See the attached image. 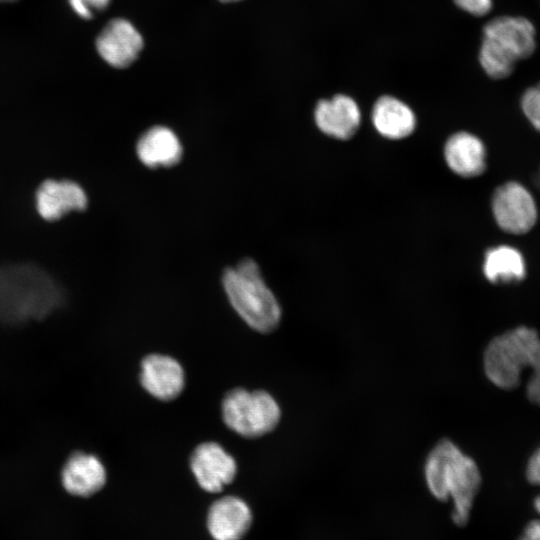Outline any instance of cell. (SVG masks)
Here are the masks:
<instances>
[{
	"instance_id": "26",
	"label": "cell",
	"mask_w": 540,
	"mask_h": 540,
	"mask_svg": "<svg viewBox=\"0 0 540 540\" xmlns=\"http://www.w3.org/2000/svg\"><path fill=\"white\" fill-rule=\"evenodd\" d=\"M10 1H15V0H0V2H10Z\"/></svg>"
},
{
	"instance_id": "25",
	"label": "cell",
	"mask_w": 540,
	"mask_h": 540,
	"mask_svg": "<svg viewBox=\"0 0 540 540\" xmlns=\"http://www.w3.org/2000/svg\"><path fill=\"white\" fill-rule=\"evenodd\" d=\"M220 2H223V3H234V2H239V1H242V0H219Z\"/></svg>"
},
{
	"instance_id": "3",
	"label": "cell",
	"mask_w": 540,
	"mask_h": 540,
	"mask_svg": "<svg viewBox=\"0 0 540 540\" xmlns=\"http://www.w3.org/2000/svg\"><path fill=\"white\" fill-rule=\"evenodd\" d=\"M536 49V29L523 16L502 15L483 28L479 62L493 79L510 76L517 62L529 58Z\"/></svg>"
},
{
	"instance_id": "21",
	"label": "cell",
	"mask_w": 540,
	"mask_h": 540,
	"mask_svg": "<svg viewBox=\"0 0 540 540\" xmlns=\"http://www.w3.org/2000/svg\"><path fill=\"white\" fill-rule=\"evenodd\" d=\"M527 480L535 486H540V448L531 456L526 468ZM534 508L540 514V494L534 499Z\"/></svg>"
},
{
	"instance_id": "23",
	"label": "cell",
	"mask_w": 540,
	"mask_h": 540,
	"mask_svg": "<svg viewBox=\"0 0 540 540\" xmlns=\"http://www.w3.org/2000/svg\"><path fill=\"white\" fill-rule=\"evenodd\" d=\"M526 393L532 403L540 406V356L536 367L531 372V377L526 386Z\"/></svg>"
},
{
	"instance_id": "19",
	"label": "cell",
	"mask_w": 540,
	"mask_h": 540,
	"mask_svg": "<svg viewBox=\"0 0 540 540\" xmlns=\"http://www.w3.org/2000/svg\"><path fill=\"white\" fill-rule=\"evenodd\" d=\"M520 104L528 121L540 132V82L524 91Z\"/></svg>"
},
{
	"instance_id": "4",
	"label": "cell",
	"mask_w": 540,
	"mask_h": 540,
	"mask_svg": "<svg viewBox=\"0 0 540 540\" xmlns=\"http://www.w3.org/2000/svg\"><path fill=\"white\" fill-rule=\"evenodd\" d=\"M223 285L231 305L251 328L261 333L277 328L281 319L279 303L253 260L244 259L236 268L226 270Z\"/></svg>"
},
{
	"instance_id": "20",
	"label": "cell",
	"mask_w": 540,
	"mask_h": 540,
	"mask_svg": "<svg viewBox=\"0 0 540 540\" xmlns=\"http://www.w3.org/2000/svg\"><path fill=\"white\" fill-rule=\"evenodd\" d=\"M71 8L81 18L90 19L105 10L111 0H68Z\"/></svg>"
},
{
	"instance_id": "1",
	"label": "cell",
	"mask_w": 540,
	"mask_h": 540,
	"mask_svg": "<svg viewBox=\"0 0 540 540\" xmlns=\"http://www.w3.org/2000/svg\"><path fill=\"white\" fill-rule=\"evenodd\" d=\"M424 476L436 499L452 500L453 522L458 526L466 525L481 485V474L475 461L451 440L442 439L426 459Z\"/></svg>"
},
{
	"instance_id": "5",
	"label": "cell",
	"mask_w": 540,
	"mask_h": 540,
	"mask_svg": "<svg viewBox=\"0 0 540 540\" xmlns=\"http://www.w3.org/2000/svg\"><path fill=\"white\" fill-rule=\"evenodd\" d=\"M539 356L537 331L520 326L490 341L484 352V371L494 385L511 390L519 385L524 370H534Z\"/></svg>"
},
{
	"instance_id": "24",
	"label": "cell",
	"mask_w": 540,
	"mask_h": 540,
	"mask_svg": "<svg viewBox=\"0 0 540 540\" xmlns=\"http://www.w3.org/2000/svg\"><path fill=\"white\" fill-rule=\"evenodd\" d=\"M519 540H540V519L529 522Z\"/></svg>"
},
{
	"instance_id": "9",
	"label": "cell",
	"mask_w": 540,
	"mask_h": 540,
	"mask_svg": "<svg viewBox=\"0 0 540 540\" xmlns=\"http://www.w3.org/2000/svg\"><path fill=\"white\" fill-rule=\"evenodd\" d=\"M95 44L98 54L108 65L124 69L137 60L144 39L129 20L114 18L100 31Z\"/></svg>"
},
{
	"instance_id": "8",
	"label": "cell",
	"mask_w": 540,
	"mask_h": 540,
	"mask_svg": "<svg viewBox=\"0 0 540 540\" xmlns=\"http://www.w3.org/2000/svg\"><path fill=\"white\" fill-rule=\"evenodd\" d=\"M34 209L47 223L87 209L89 198L80 183L69 178H46L34 190Z\"/></svg>"
},
{
	"instance_id": "18",
	"label": "cell",
	"mask_w": 540,
	"mask_h": 540,
	"mask_svg": "<svg viewBox=\"0 0 540 540\" xmlns=\"http://www.w3.org/2000/svg\"><path fill=\"white\" fill-rule=\"evenodd\" d=\"M483 273L492 283H512L526 276V263L522 253L515 247L500 245L487 250Z\"/></svg>"
},
{
	"instance_id": "6",
	"label": "cell",
	"mask_w": 540,
	"mask_h": 540,
	"mask_svg": "<svg viewBox=\"0 0 540 540\" xmlns=\"http://www.w3.org/2000/svg\"><path fill=\"white\" fill-rule=\"evenodd\" d=\"M225 424L237 434L255 438L271 432L279 423L280 408L266 391L236 388L222 401Z\"/></svg>"
},
{
	"instance_id": "15",
	"label": "cell",
	"mask_w": 540,
	"mask_h": 540,
	"mask_svg": "<svg viewBox=\"0 0 540 540\" xmlns=\"http://www.w3.org/2000/svg\"><path fill=\"white\" fill-rule=\"evenodd\" d=\"M444 156L449 168L462 177L479 176L486 169L485 146L468 132L453 134L445 144Z\"/></svg>"
},
{
	"instance_id": "17",
	"label": "cell",
	"mask_w": 540,
	"mask_h": 540,
	"mask_svg": "<svg viewBox=\"0 0 540 540\" xmlns=\"http://www.w3.org/2000/svg\"><path fill=\"white\" fill-rule=\"evenodd\" d=\"M137 155L140 161L151 168L172 166L182 155V147L175 133L167 127L149 129L138 141Z\"/></svg>"
},
{
	"instance_id": "16",
	"label": "cell",
	"mask_w": 540,
	"mask_h": 540,
	"mask_svg": "<svg viewBox=\"0 0 540 540\" xmlns=\"http://www.w3.org/2000/svg\"><path fill=\"white\" fill-rule=\"evenodd\" d=\"M372 122L384 137L401 139L409 136L416 126L411 108L393 96H382L374 104Z\"/></svg>"
},
{
	"instance_id": "12",
	"label": "cell",
	"mask_w": 540,
	"mask_h": 540,
	"mask_svg": "<svg viewBox=\"0 0 540 540\" xmlns=\"http://www.w3.org/2000/svg\"><path fill=\"white\" fill-rule=\"evenodd\" d=\"M251 523L250 507L236 496L219 498L208 510L207 528L214 540H240Z\"/></svg>"
},
{
	"instance_id": "7",
	"label": "cell",
	"mask_w": 540,
	"mask_h": 540,
	"mask_svg": "<svg viewBox=\"0 0 540 540\" xmlns=\"http://www.w3.org/2000/svg\"><path fill=\"white\" fill-rule=\"evenodd\" d=\"M492 212L497 225L514 235L528 233L538 218L534 197L516 181L506 182L496 189L492 197Z\"/></svg>"
},
{
	"instance_id": "13",
	"label": "cell",
	"mask_w": 540,
	"mask_h": 540,
	"mask_svg": "<svg viewBox=\"0 0 540 540\" xmlns=\"http://www.w3.org/2000/svg\"><path fill=\"white\" fill-rule=\"evenodd\" d=\"M317 127L326 135L348 139L357 131L361 113L357 103L347 95L320 100L314 110Z\"/></svg>"
},
{
	"instance_id": "14",
	"label": "cell",
	"mask_w": 540,
	"mask_h": 540,
	"mask_svg": "<svg viewBox=\"0 0 540 540\" xmlns=\"http://www.w3.org/2000/svg\"><path fill=\"white\" fill-rule=\"evenodd\" d=\"M61 480L68 493L88 497L105 485L106 470L97 456L75 452L64 464Z\"/></svg>"
},
{
	"instance_id": "11",
	"label": "cell",
	"mask_w": 540,
	"mask_h": 540,
	"mask_svg": "<svg viewBox=\"0 0 540 540\" xmlns=\"http://www.w3.org/2000/svg\"><path fill=\"white\" fill-rule=\"evenodd\" d=\"M140 382L143 388L155 398L170 401L175 399L184 388V371L174 358L150 354L141 362Z\"/></svg>"
},
{
	"instance_id": "2",
	"label": "cell",
	"mask_w": 540,
	"mask_h": 540,
	"mask_svg": "<svg viewBox=\"0 0 540 540\" xmlns=\"http://www.w3.org/2000/svg\"><path fill=\"white\" fill-rule=\"evenodd\" d=\"M54 279L40 267L28 263L0 267V320L19 323L42 319L62 303Z\"/></svg>"
},
{
	"instance_id": "10",
	"label": "cell",
	"mask_w": 540,
	"mask_h": 540,
	"mask_svg": "<svg viewBox=\"0 0 540 540\" xmlns=\"http://www.w3.org/2000/svg\"><path fill=\"white\" fill-rule=\"evenodd\" d=\"M191 471L199 486L210 493H218L236 475L234 458L215 442L198 445L190 458Z\"/></svg>"
},
{
	"instance_id": "22",
	"label": "cell",
	"mask_w": 540,
	"mask_h": 540,
	"mask_svg": "<svg viewBox=\"0 0 540 540\" xmlns=\"http://www.w3.org/2000/svg\"><path fill=\"white\" fill-rule=\"evenodd\" d=\"M454 3L460 9L478 17L489 13L493 6V0H454Z\"/></svg>"
}]
</instances>
